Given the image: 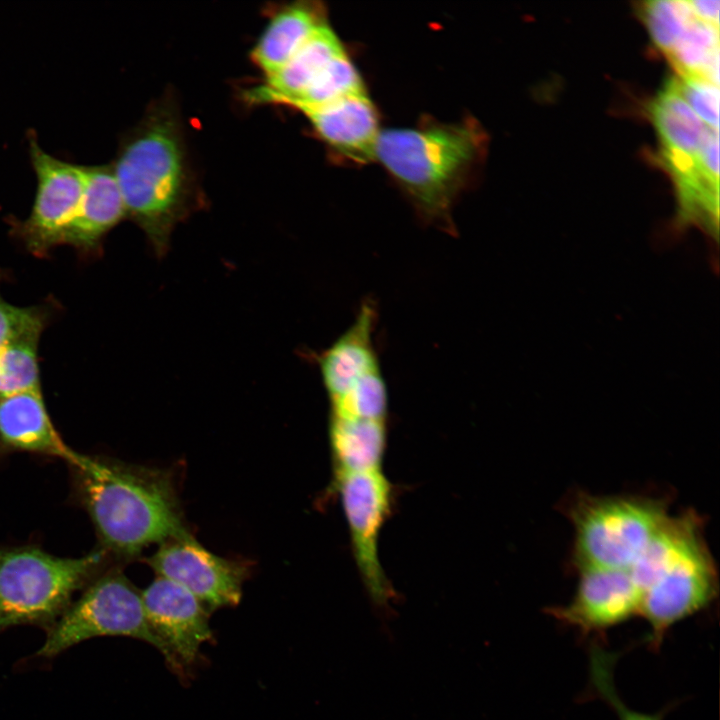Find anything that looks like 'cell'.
I'll return each instance as SVG.
<instances>
[{
    "instance_id": "4fadbf2b",
    "label": "cell",
    "mask_w": 720,
    "mask_h": 720,
    "mask_svg": "<svg viewBox=\"0 0 720 720\" xmlns=\"http://www.w3.org/2000/svg\"><path fill=\"white\" fill-rule=\"evenodd\" d=\"M300 112L321 140L337 153L357 163L375 160L379 122L366 91Z\"/></svg>"
},
{
    "instance_id": "ba28073f",
    "label": "cell",
    "mask_w": 720,
    "mask_h": 720,
    "mask_svg": "<svg viewBox=\"0 0 720 720\" xmlns=\"http://www.w3.org/2000/svg\"><path fill=\"white\" fill-rule=\"evenodd\" d=\"M353 556L369 600L383 621L392 619L396 592L378 555L380 531L392 504V485L381 470L336 474Z\"/></svg>"
},
{
    "instance_id": "d4e9b609",
    "label": "cell",
    "mask_w": 720,
    "mask_h": 720,
    "mask_svg": "<svg viewBox=\"0 0 720 720\" xmlns=\"http://www.w3.org/2000/svg\"><path fill=\"white\" fill-rule=\"evenodd\" d=\"M49 315L44 306H16L7 302L0 293V349L22 335L42 333Z\"/></svg>"
},
{
    "instance_id": "52a82bcc",
    "label": "cell",
    "mask_w": 720,
    "mask_h": 720,
    "mask_svg": "<svg viewBox=\"0 0 720 720\" xmlns=\"http://www.w3.org/2000/svg\"><path fill=\"white\" fill-rule=\"evenodd\" d=\"M64 613L46 630L37 655L51 658L85 640L99 636H127L153 645L141 592L119 570L97 575Z\"/></svg>"
},
{
    "instance_id": "7402d4cb",
    "label": "cell",
    "mask_w": 720,
    "mask_h": 720,
    "mask_svg": "<svg viewBox=\"0 0 720 720\" xmlns=\"http://www.w3.org/2000/svg\"><path fill=\"white\" fill-rule=\"evenodd\" d=\"M364 91L366 90L357 69L344 53L335 58L301 94L282 105L301 111L321 107Z\"/></svg>"
},
{
    "instance_id": "4316f807",
    "label": "cell",
    "mask_w": 720,
    "mask_h": 720,
    "mask_svg": "<svg viewBox=\"0 0 720 720\" xmlns=\"http://www.w3.org/2000/svg\"><path fill=\"white\" fill-rule=\"evenodd\" d=\"M689 4L697 19L719 26V0H690Z\"/></svg>"
},
{
    "instance_id": "484cf974",
    "label": "cell",
    "mask_w": 720,
    "mask_h": 720,
    "mask_svg": "<svg viewBox=\"0 0 720 720\" xmlns=\"http://www.w3.org/2000/svg\"><path fill=\"white\" fill-rule=\"evenodd\" d=\"M674 82L699 118L710 128L719 130V86L696 76H678Z\"/></svg>"
},
{
    "instance_id": "8992f818",
    "label": "cell",
    "mask_w": 720,
    "mask_h": 720,
    "mask_svg": "<svg viewBox=\"0 0 720 720\" xmlns=\"http://www.w3.org/2000/svg\"><path fill=\"white\" fill-rule=\"evenodd\" d=\"M574 529L573 564L629 569L669 516L664 498L578 492L564 509Z\"/></svg>"
},
{
    "instance_id": "603a6c76",
    "label": "cell",
    "mask_w": 720,
    "mask_h": 720,
    "mask_svg": "<svg viewBox=\"0 0 720 720\" xmlns=\"http://www.w3.org/2000/svg\"><path fill=\"white\" fill-rule=\"evenodd\" d=\"M639 14L656 47L665 55L696 18L688 0H653L640 3Z\"/></svg>"
},
{
    "instance_id": "e0dca14e",
    "label": "cell",
    "mask_w": 720,
    "mask_h": 720,
    "mask_svg": "<svg viewBox=\"0 0 720 720\" xmlns=\"http://www.w3.org/2000/svg\"><path fill=\"white\" fill-rule=\"evenodd\" d=\"M326 23V8L318 1L294 2L278 9L251 51L253 63L265 77L271 76Z\"/></svg>"
},
{
    "instance_id": "5bb4252c",
    "label": "cell",
    "mask_w": 720,
    "mask_h": 720,
    "mask_svg": "<svg viewBox=\"0 0 720 720\" xmlns=\"http://www.w3.org/2000/svg\"><path fill=\"white\" fill-rule=\"evenodd\" d=\"M83 171L81 201L61 244L88 257L97 255L105 236L126 217V210L111 164L83 165Z\"/></svg>"
},
{
    "instance_id": "30bf717a",
    "label": "cell",
    "mask_w": 720,
    "mask_h": 720,
    "mask_svg": "<svg viewBox=\"0 0 720 720\" xmlns=\"http://www.w3.org/2000/svg\"><path fill=\"white\" fill-rule=\"evenodd\" d=\"M148 625L169 667L183 674L212 638L208 609L183 586L158 576L141 592Z\"/></svg>"
},
{
    "instance_id": "8fae6325",
    "label": "cell",
    "mask_w": 720,
    "mask_h": 720,
    "mask_svg": "<svg viewBox=\"0 0 720 720\" xmlns=\"http://www.w3.org/2000/svg\"><path fill=\"white\" fill-rule=\"evenodd\" d=\"M147 562L158 576L186 588L208 610L235 606L241 599L245 567L211 553L190 534L161 543Z\"/></svg>"
},
{
    "instance_id": "6da1fadb",
    "label": "cell",
    "mask_w": 720,
    "mask_h": 720,
    "mask_svg": "<svg viewBox=\"0 0 720 720\" xmlns=\"http://www.w3.org/2000/svg\"><path fill=\"white\" fill-rule=\"evenodd\" d=\"M126 216L163 255L176 224L194 208L195 182L184 129L172 100L154 103L122 136L111 163Z\"/></svg>"
},
{
    "instance_id": "d6986e66",
    "label": "cell",
    "mask_w": 720,
    "mask_h": 720,
    "mask_svg": "<svg viewBox=\"0 0 720 720\" xmlns=\"http://www.w3.org/2000/svg\"><path fill=\"white\" fill-rule=\"evenodd\" d=\"M387 421L330 417V443L336 474L381 470Z\"/></svg>"
},
{
    "instance_id": "cb8c5ba5",
    "label": "cell",
    "mask_w": 720,
    "mask_h": 720,
    "mask_svg": "<svg viewBox=\"0 0 720 720\" xmlns=\"http://www.w3.org/2000/svg\"><path fill=\"white\" fill-rule=\"evenodd\" d=\"M617 654L605 649L599 641L589 648V676L593 691L605 701L619 720H663L667 709L648 714L631 709L618 694L614 684V666Z\"/></svg>"
},
{
    "instance_id": "5b68a950",
    "label": "cell",
    "mask_w": 720,
    "mask_h": 720,
    "mask_svg": "<svg viewBox=\"0 0 720 720\" xmlns=\"http://www.w3.org/2000/svg\"><path fill=\"white\" fill-rule=\"evenodd\" d=\"M107 558L99 548L77 558L31 545L0 548V632L18 625L46 631L102 572Z\"/></svg>"
},
{
    "instance_id": "9a60e30c",
    "label": "cell",
    "mask_w": 720,
    "mask_h": 720,
    "mask_svg": "<svg viewBox=\"0 0 720 720\" xmlns=\"http://www.w3.org/2000/svg\"><path fill=\"white\" fill-rule=\"evenodd\" d=\"M11 452L60 458L68 464L77 457L55 428L41 390L0 400V454Z\"/></svg>"
},
{
    "instance_id": "ffe728a7",
    "label": "cell",
    "mask_w": 720,
    "mask_h": 720,
    "mask_svg": "<svg viewBox=\"0 0 720 720\" xmlns=\"http://www.w3.org/2000/svg\"><path fill=\"white\" fill-rule=\"evenodd\" d=\"M679 76L719 86V26L695 18L666 54Z\"/></svg>"
},
{
    "instance_id": "277c9868",
    "label": "cell",
    "mask_w": 720,
    "mask_h": 720,
    "mask_svg": "<svg viewBox=\"0 0 720 720\" xmlns=\"http://www.w3.org/2000/svg\"><path fill=\"white\" fill-rule=\"evenodd\" d=\"M486 145L476 120L380 131L378 160L427 222L455 232L452 208Z\"/></svg>"
},
{
    "instance_id": "44dd1931",
    "label": "cell",
    "mask_w": 720,
    "mask_h": 720,
    "mask_svg": "<svg viewBox=\"0 0 720 720\" xmlns=\"http://www.w3.org/2000/svg\"><path fill=\"white\" fill-rule=\"evenodd\" d=\"M41 334L22 335L0 349V400L41 390L38 362Z\"/></svg>"
},
{
    "instance_id": "9c48e42d",
    "label": "cell",
    "mask_w": 720,
    "mask_h": 720,
    "mask_svg": "<svg viewBox=\"0 0 720 720\" xmlns=\"http://www.w3.org/2000/svg\"><path fill=\"white\" fill-rule=\"evenodd\" d=\"M29 156L36 176L30 214L23 220L9 217L10 232L32 255L44 257L61 245L63 235L79 207L84 189L83 165L57 158L28 134Z\"/></svg>"
},
{
    "instance_id": "ac0fdd59",
    "label": "cell",
    "mask_w": 720,
    "mask_h": 720,
    "mask_svg": "<svg viewBox=\"0 0 720 720\" xmlns=\"http://www.w3.org/2000/svg\"><path fill=\"white\" fill-rule=\"evenodd\" d=\"M650 115L661 142V158L696 156L712 129L679 94L674 78L652 101Z\"/></svg>"
},
{
    "instance_id": "7c38bea8",
    "label": "cell",
    "mask_w": 720,
    "mask_h": 720,
    "mask_svg": "<svg viewBox=\"0 0 720 720\" xmlns=\"http://www.w3.org/2000/svg\"><path fill=\"white\" fill-rule=\"evenodd\" d=\"M572 599L545 612L583 636L600 635L634 616H639L641 593L627 569L578 571Z\"/></svg>"
},
{
    "instance_id": "2e32d148",
    "label": "cell",
    "mask_w": 720,
    "mask_h": 720,
    "mask_svg": "<svg viewBox=\"0 0 720 720\" xmlns=\"http://www.w3.org/2000/svg\"><path fill=\"white\" fill-rule=\"evenodd\" d=\"M346 53L328 23L320 26L262 85L247 91L252 104H278L296 98L338 56Z\"/></svg>"
},
{
    "instance_id": "3957f363",
    "label": "cell",
    "mask_w": 720,
    "mask_h": 720,
    "mask_svg": "<svg viewBox=\"0 0 720 720\" xmlns=\"http://www.w3.org/2000/svg\"><path fill=\"white\" fill-rule=\"evenodd\" d=\"M628 570L641 593L639 616L649 624L646 641L654 651L672 626L707 608L719 590L704 521L693 510L669 515Z\"/></svg>"
},
{
    "instance_id": "7a4b0ae2",
    "label": "cell",
    "mask_w": 720,
    "mask_h": 720,
    "mask_svg": "<svg viewBox=\"0 0 720 720\" xmlns=\"http://www.w3.org/2000/svg\"><path fill=\"white\" fill-rule=\"evenodd\" d=\"M69 465L74 495L107 556L132 558L151 543L189 534L167 474L80 453Z\"/></svg>"
}]
</instances>
